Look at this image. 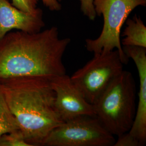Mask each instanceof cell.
Listing matches in <instances>:
<instances>
[{
    "label": "cell",
    "mask_w": 146,
    "mask_h": 146,
    "mask_svg": "<svg viewBox=\"0 0 146 146\" xmlns=\"http://www.w3.org/2000/svg\"><path fill=\"white\" fill-rule=\"evenodd\" d=\"M70 41L61 38L55 26L35 33L9 32L0 40V81L66 74L63 56Z\"/></svg>",
    "instance_id": "6da1fadb"
},
{
    "label": "cell",
    "mask_w": 146,
    "mask_h": 146,
    "mask_svg": "<svg viewBox=\"0 0 146 146\" xmlns=\"http://www.w3.org/2000/svg\"><path fill=\"white\" fill-rule=\"evenodd\" d=\"M51 78L27 76L0 81L6 101L27 143H42L63 123L55 106Z\"/></svg>",
    "instance_id": "7a4b0ae2"
},
{
    "label": "cell",
    "mask_w": 146,
    "mask_h": 146,
    "mask_svg": "<svg viewBox=\"0 0 146 146\" xmlns=\"http://www.w3.org/2000/svg\"><path fill=\"white\" fill-rule=\"evenodd\" d=\"M136 92L132 74L123 70L93 104L96 117L113 135L130 131L135 117Z\"/></svg>",
    "instance_id": "3957f363"
},
{
    "label": "cell",
    "mask_w": 146,
    "mask_h": 146,
    "mask_svg": "<svg viewBox=\"0 0 146 146\" xmlns=\"http://www.w3.org/2000/svg\"><path fill=\"white\" fill-rule=\"evenodd\" d=\"M146 5V0H94L95 13L103 16L104 26L98 38L86 40L87 50L94 54L116 49L123 64L127 63L129 58L123 52L120 40L121 28L132 11Z\"/></svg>",
    "instance_id": "277c9868"
},
{
    "label": "cell",
    "mask_w": 146,
    "mask_h": 146,
    "mask_svg": "<svg viewBox=\"0 0 146 146\" xmlns=\"http://www.w3.org/2000/svg\"><path fill=\"white\" fill-rule=\"evenodd\" d=\"M123 65L117 49L94 54V58L78 69L70 78L84 99L93 104L122 73Z\"/></svg>",
    "instance_id": "5b68a950"
},
{
    "label": "cell",
    "mask_w": 146,
    "mask_h": 146,
    "mask_svg": "<svg viewBox=\"0 0 146 146\" xmlns=\"http://www.w3.org/2000/svg\"><path fill=\"white\" fill-rule=\"evenodd\" d=\"M114 136L95 116L84 115L64 122L52 130L43 142L46 146H112Z\"/></svg>",
    "instance_id": "8992f818"
},
{
    "label": "cell",
    "mask_w": 146,
    "mask_h": 146,
    "mask_svg": "<svg viewBox=\"0 0 146 146\" xmlns=\"http://www.w3.org/2000/svg\"><path fill=\"white\" fill-rule=\"evenodd\" d=\"M51 84L55 108L63 122L84 115L96 116L93 104L84 99L66 74L51 78Z\"/></svg>",
    "instance_id": "52a82bcc"
},
{
    "label": "cell",
    "mask_w": 146,
    "mask_h": 146,
    "mask_svg": "<svg viewBox=\"0 0 146 146\" xmlns=\"http://www.w3.org/2000/svg\"><path fill=\"white\" fill-rule=\"evenodd\" d=\"M123 52L135 64L140 80L138 104L135 117L129 133L141 141L143 146L146 142V48L137 46H123Z\"/></svg>",
    "instance_id": "ba28073f"
},
{
    "label": "cell",
    "mask_w": 146,
    "mask_h": 146,
    "mask_svg": "<svg viewBox=\"0 0 146 146\" xmlns=\"http://www.w3.org/2000/svg\"><path fill=\"white\" fill-rule=\"evenodd\" d=\"M44 26L41 8L34 14L28 13L17 9L7 0H0V40L13 30L35 33Z\"/></svg>",
    "instance_id": "9c48e42d"
},
{
    "label": "cell",
    "mask_w": 146,
    "mask_h": 146,
    "mask_svg": "<svg viewBox=\"0 0 146 146\" xmlns=\"http://www.w3.org/2000/svg\"><path fill=\"white\" fill-rule=\"evenodd\" d=\"M122 36L121 44L123 46H137L146 48V27L140 17L135 15L133 19H128Z\"/></svg>",
    "instance_id": "30bf717a"
},
{
    "label": "cell",
    "mask_w": 146,
    "mask_h": 146,
    "mask_svg": "<svg viewBox=\"0 0 146 146\" xmlns=\"http://www.w3.org/2000/svg\"><path fill=\"white\" fill-rule=\"evenodd\" d=\"M16 131H20L19 125L7 104L0 83V136Z\"/></svg>",
    "instance_id": "8fae6325"
},
{
    "label": "cell",
    "mask_w": 146,
    "mask_h": 146,
    "mask_svg": "<svg viewBox=\"0 0 146 146\" xmlns=\"http://www.w3.org/2000/svg\"><path fill=\"white\" fill-rule=\"evenodd\" d=\"M0 146H31L25 140L20 131H14L0 136Z\"/></svg>",
    "instance_id": "7c38bea8"
},
{
    "label": "cell",
    "mask_w": 146,
    "mask_h": 146,
    "mask_svg": "<svg viewBox=\"0 0 146 146\" xmlns=\"http://www.w3.org/2000/svg\"><path fill=\"white\" fill-rule=\"evenodd\" d=\"M39 0H12V5L21 11L34 14L38 8L37 5Z\"/></svg>",
    "instance_id": "4fadbf2b"
},
{
    "label": "cell",
    "mask_w": 146,
    "mask_h": 146,
    "mask_svg": "<svg viewBox=\"0 0 146 146\" xmlns=\"http://www.w3.org/2000/svg\"><path fill=\"white\" fill-rule=\"evenodd\" d=\"M141 141L129 132H126L118 136V139L115 141L114 146H142Z\"/></svg>",
    "instance_id": "5bb4252c"
},
{
    "label": "cell",
    "mask_w": 146,
    "mask_h": 146,
    "mask_svg": "<svg viewBox=\"0 0 146 146\" xmlns=\"http://www.w3.org/2000/svg\"><path fill=\"white\" fill-rule=\"evenodd\" d=\"M81 3V10L84 15L90 20L93 21L96 17L94 6V0H79Z\"/></svg>",
    "instance_id": "9a60e30c"
},
{
    "label": "cell",
    "mask_w": 146,
    "mask_h": 146,
    "mask_svg": "<svg viewBox=\"0 0 146 146\" xmlns=\"http://www.w3.org/2000/svg\"><path fill=\"white\" fill-rule=\"evenodd\" d=\"M43 5L46 6L50 11H59L62 8L60 3L61 0H41Z\"/></svg>",
    "instance_id": "2e32d148"
}]
</instances>
